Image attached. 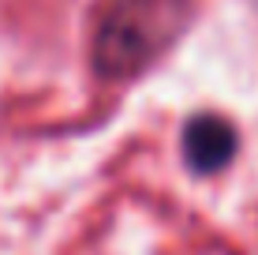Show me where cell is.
Masks as SVG:
<instances>
[{
	"mask_svg": "<svg viewBox=\"0 0 258 255\" xmlns=\"http://www.w3.org/2000/svg\"><path fill=\"white\" fill-rule=\"evenodd\" d=\"M236 154V128L228 120L213 117V113H202V117H191L187 128H183V158L199 177H210V173H221Z\"/></svg>",
	"mask_w": 258,
	"mask_h": 255,
	"instance_id": "cell-1",
	"label": "cell"
}]
</instances>
